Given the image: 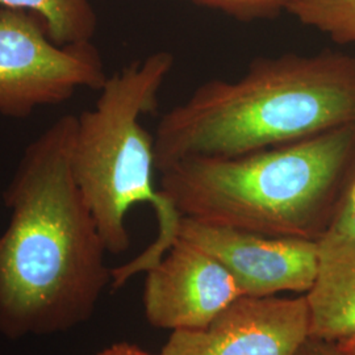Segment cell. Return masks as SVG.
<instances>
[{"mask_svg": "<svg viewBox=\"0 0 355 355\" xmlns=\"http://www.w3.org/2000/svg\"><path fill=\"white\" fill-rule=\"evenodd\" d=\"M336 345L343 355H355V336L343 338L341 341L336 343Z\"/></svg>", "mask_w": 355, "mask_h": 355, "instance_id": "obj_16", "label": "cell"}, {"mask_svg": "<svg viewBox=\"0 0 355 355\" xmlns=\"http://www.w3.org/2000/svg\"><path fill=\"white\" fill-rule=\"evenodd\" d=\"M288 13L336 44L355 46V0H297Z\"/></svg>", "mask_w": 355, "mask_h": 355, "instance_id": "obj_11", "label": "cell"}, {"mask_svg": "<svg viewBox=\"0 0 355 355\" xmlns=\"http://www.w3.org/2000/svg\"><path fill=\"white\" fill-rule=\"evenodd\" d=\"M95 355H153L142 350L137 345L128 343H114Z\"/></svg>", "mask_w": 355, "mask_h": 355, "instance_id": "obj_15", "label": "cell"}, {"mask_svg": "<svg viewBox=\"0 0 355 355\" xmlns=\"http://www.w3.org/2000/svg\"><path fill=\"white\" fill-rule=\"evenodd\" d=\"M76 114L58 117L26 148L3 192L0 334L51 336L89 321L112 268L71 168Z\"/></svg>", "mask_w": 355, "mask_h": 355, "instance_id": "obj_1", "label": "cell"}, {"mask_svg": "<svg viewBox=\"0 0 355 355\" xmlns=\"http://www.w3.org/2000/svg\"><path fill=\"white\" fill-rule=\"evenodd\" d=\"M355 161V125L236 157L182 159L159 190L182 217L320 241Z\"/></svg>", "mask_w": 355, "mask_h": 355, "instance_id": "obj_3", "label": "cell"}, {"mask_svg": "<svg viewBox=\"0 0 355 355\" xmlns=\"http://www.w3.org/2000/svg\"><path fill=\"white\" fill-rule=\"evenodd\" d=\"M170 51H155L108 76L95 105L76 116L71 168L76 186L107 253L130 246L129 211L150 204L158 223L154 241L136 258L112 268V288L155 266L178 240L182 216L155 187L154 136L141 123L158 108L159 92L174 67Z\"/></svg>", "mask_w": 355, "mask_h": 355, "instance_id": "obj_4", "label": "cell"}, {"mask_svg": "<svg viewBox=\"0 0 355 355\" xmlns=\"http://www.w3.org/2000/svg\"><path fill=\"white\" fill-rule=\"evenodd\" d=\"M198 6L227 13L239 20H257L278 16L288 10L297 0H189Z\"/></svg>", "mask_w": 355, "mask_h": 355, "instance_id": "obj_12", "label": "cell"}, {"mask_svg": "<svg viewBox=\"0 0 355 355\" xmlns=\"http://www.w3.org/2000/svg\"><path fill=\"white\" fill-rule=\"evenodd\" d=\"M0 8L36 13L58 45L92 42L98 16L91 0H0Z\"/></svg>", "mask_w": 355, "mask_h": 355, "instance_id": "obj_10", "label": "cell"}, {"mask_svg": "<svg viewBox=\"0 0 355 355\" xmlns=\"http://www.w3.org/2000/svg\"><path fill=\"white\" fill-rule=\"evenodd\" d=\"M242 296L225 267L178 239L164 258L146 271L144 309L155 328L200 330Z\"/></svg>", "mask_w": 355, "mask_h": 355, "instance_id": "obj_8", "label": "cell"}, {"mask_svg": "<svg viewBox=\"0 0 355 355\" xmlns=\"http://www.w3.org/2000/svg\"><path fill=\"white\" fill-rule=\"evenodd\" d=\"M355 125V55L324 51L253 60L166 112L154 135L158 173L182 159L236 157Z\"/></svg>", "mask_w": 355, "mask_h": 355, "instance_id": "obj_2", "label": "cell"}, {"mask_svg": "<svg viewBox=\"0 0 355 355\" xmlns=\"http://www.w3.org/2000/svg\"><path fill=\"white\" fill-rule=\"evenodd\" d=\"M107 79L94 42L58 45L36 13L0 8V114L26 119Z\"/></svg>", "mask_w": 355, "mask_h": 355, "instance_id": "obj_5", "label": "cell"}, {"mask_svg": "<svg viewBox=\"0 0 355 355\" xmlns=\"http://www.w3.org/2000/svg\"><path fill=\"white\" fill-rule=\"evenodd\" d=\"M311 337L338 343L355 336V240L318 241V278L305 293Z\"/></svg>", "mask_w": 355, "mask_h": 355, "instance_id": "obj_9", "label": "cell"}, {"mask_svg": "<svg viewBox=\"0 0 355 355\" xmlns=\"http://www.w3.org/2000/svg\"><path fill=\"white\" fill-rule=\"evenodd\" d=\"M296 355H343L334 343L309 337Z\"/></svg>", "mask_w": 355, "mask_h": 355, "instance_id": "obj_14", "label": "cell"}, {"mask_svg": "<svg viewBox=\"0 0 355 355\" xmlns=\"http://www.w3.org/2000/svg\"><path fill=\"white\" fill-rule=\"evenodd\" d=\"M311 337L305 295L242 296L200 330H175L159 355H296Z\"/></svg>", "mask_w": 355, "mask_h": 355, "instance_id": "obj_7", "label": "cell"}, {"mask_svg": "<svg viewBox=\"0 0 355 355\" xmlns=\"http://www.w3.org/2000/svg\"><path fill=\"white\" fill-rule=\"evenodd\" d=\"M178 239L215 258L237 282L243 296L308 293L318 271V241L272 237L182 217Z\"/></svg>", "mask_w": 355, "mask_h": 355, "instance_id": "obj_6", "label": "cell"}, {"mask_svg": "<svg viewBox=\"0 0 355 355\" xmlns=\"http://www.w3.org/2000/svg\"><path fill=\"white\" fill-rule=\"evenodd\" d=\"M321 240H355V161L336 205L329 228Z\"/></svg>", "mask_w": 355, "mask_h": 355, "instance_id": "obj_13", "label": "cell"}]
</instances>
